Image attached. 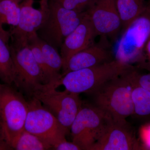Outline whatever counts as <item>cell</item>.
<instances>
[{
	"instance_id": "cell-1",
	"label": "cell",
	"mask_w": 150,
	"mask_h": 150,
	"mask_svg": "<svg viewBox=\"0 0 150 150\" xmlns=\"http://www.w3.org/2000/svg\"><path fill=\"white\" fill-rule=\"evenodd\" d=\"M133 67L116 60L82 69L72 71L61 76L53 83L55 88L64 87L70 92L92 94L103 85L122 76Z\"/></svg>"
},
{
	"instance_id": "cell-2",
	"label": "cell",
	"mask_w": 150,
	"mask_h": 150,
	"mask_svg": "<svg viewBox=\"0 0 150 150\" xmlns=\"http://www.w3.org/2000/svg\"><path fill=\"white\" fill-rule=\"evenodd\" d=\"M92 94L95 106L114 121H126L134 114L132 86L125 74L105 83Z\"/></svg>"
},
{
	"instance_id": "cell-3",
	"label": "cell",
	"mask_w": 150,
	"mask_h": 150,
	"mask_svg": "<svg viewBox=\"0 0 150 150\" xmlns=\"http://www.w3.org/2000/svg\"><path fill=\"white\" fill-rule=\"evenodd\" d=\"M28 109V101L20 92L12 85L0 83V136L11 147L24 129Z\"/></svg>"
},
{
	"instance_id": "cell-4",
	"label": "cell",
	"mask_w": 150,
	"mask_h": 150,
	"mask_svg": "<svg viewBox=\"0 0 150 150\" xmlns=\"http://www.w3.org/2000/svg\"><path fill=\"white\" fill-rule=\"evenodd\" d=\"M122 33L115 46V60L128 65L139 62L150 39V3Z\"/></svg>"
},
{
	"instance_id": "cell-5",
	"label": "cell",
	"mask_w": 150,
	"mask_h": 150,
	"mask_svg": "<svg viewBox=\"0 0 150 150\" xmlns=\"http://www.w3.org/2000/svg\"><path fill=\"white\" fill-rule=\"evenodd\" d=\"M11 49L14 66L13 84L33 96L47 84L28 42L14 43Z\"/></svg>"
},
{
	"instance_id": "cell-6",
	"label": "cell",
	"mask_w": 150,
	"mask_h": 150,
	"mask_svg": "<svg viewBox=\"0 0 150 150\" xmlns=\"http://www.w3.org/2000/svg\"><path fill=\"white\" fill-rule=\"evenodd\" d=\"M86 14V11L67 9L50 0L47 16L38 32L40 31L41 39L56 48H60L66 37L77 27Z\"/></svg>"
},
{
	"instance_id": "cell-7",
	"label": "cell",
	"mask_w": 150,
	"mask_h": 150,
	"mask_svg": "<svg viewBox=\"0 0 150 150\" xmlns=\"http://www.w3.org/2000/svg\"><path fill=\"white\" fill-rule=\"evenodd\" d=\"M28 104L25 130L44 140L52 149L55 145L67 139L66 136L69 131L38 100L32 97Z\"/></svg>"
},
{
	"instance_id": "cell-8",
	"label": "cell",
	"mask_w": 150,
	"mask_h": 150,
	"mask_svg": "<svg viewBox=\"0 0 150 150\" xmlns=\"http://www.w3.org/2000/svg\"><path fill=\"white\" fill-rule=\"evenodd\" d=\"M33 97L38 100L70 132L71 126L83 105L79 94L66 90L58 91L48 83L34 94Z\"/></svg>"
},
{
	"instance_id": "cell-9",
	"label": "cell",
	"mask_w": 150,
	"mask_h": 150,
	"mask_svg": "<svg viewBox=\"0 0 150 150\" xmlns=\"http://www.w3.org/2000/svg\"><path fill=\"white\" fill-rule=\"evenodd\" d=\"M108 118L96 106L83 104L70 128L73 143L81 150H91L101 135Z\"/></svg>"
},
{
	"instance_id": "cell-10",
	"label": "cell",
	"mask_w": 150,
	"mask_h": 150,
	"mask_svg": "<svg viewBox=\"0 0 150 150\" xmlns=\"http://www.w3.org/2000/svg\"><path fill=\"white\" fill-rule=\"evenodd\" d=\"M49 1H22L18 24L10 31L14 43L27 42L30 38L38 34L47 16Z\"/></svg>"
},
{
	"instance_id": "cell-11",
	"label": "cell",
	"mask_w": 150,
	"mask_h": 150,
	"mask_svg": "<svg viewBox=\"0 0 150 150\" xmlns=\"http://www.w3.org/2000/svg\"><path fill=\"white\" fill-rule=\"evenodd\" d=\"M132 129L127 121H116L108 118L98 139L91 150L142 149Z\"/></svg>"
},
{
	"instance_id": "cell-12",
	"label": "cell",
	"mask_w": 150,
	"mask_h": 150,
	"mask_svg": "<svg viewBox=\"0 0 150 150\" xmlns=\"http://www.w3.org/2000/svg\"><path fill=\"white\" fill-rule=\"evenodd\" d=\"M86 12L97 35L114 39L122 28L116 0H93Z\"/></svg>"
},
{
	"instance_id": "cell-13",
	"label": "cell",
	"mask_w": 150,
	"mask_h": 150,
	"mask_svg": "<svg viewBox=\"0 0 150 150\" xmlns=\"http://www.w3.org/2000/svg\"><path fill=\"white\" fill-rule=\"evenodd\" d=\"M96 35L93 25L86 13L81 23L67 35L60 47L63 66L73 55L93 45Z\"/></svg>"
},
{
	"instance_id": "cell-14",
	"label": "cell",
	"mask_w": 150,
	"mask_h": 150,
	"mask_svg": "<svg viewBox=\"0 0 150 150\" xmlns=\"http://www.w3.org/2000/svg\"><path fill=\"white\" fill-rule=\"evenodd\" d=\"M110 51L100 44H93L70 57L62 68L61 76L72 71L82 69L110 62Z\"/></svg>"
},
{
	"instance_id": "cell-15",
	"label": "cell",
	"mask_w": 150,
	"mask_h": 150,
	"mask_svg": "<svg viewBox=\"0 0 150 150\" xmlns=\"http://www.w3.org/2000/svg\"><path fill=\"white\" fill-rule=\"evenodd\" d=\"M10 32L0 28V79L7 84H13L14 66L8 41Z\"/></svg>"
},
{
	"instance_id": "cell-16",
	"label": "cell",
	"mask_w": 150,
	"mask_h": 150,
	"mask_svg": "<svg viewBox=\"0 0 150 150\" xmlns=\"http://www.w3.org/2000/svg\"><path fill=\"white\" fill-rule=\"evenodd\" d=\"M146 0H116V4L123 31L142 13L146 4Z\"/></svg>"
},
{
	"instance_id": "cell-17",
	"label": "cell",
	"mask_w": 150,
	"mask_h": 150,
	"mask_svg": "<svg viewBox=\"0 0 150 150\" xmlns=\"http://www.w3.org/2000/svg\"><path fill=\"white\" fill-rule=\"evenodd\" d=\"M40 47L46 65L51 74L52 81L54 82L61 77L60 71L63 68L64 62L57 48L40 38Z\"/></svg>"
},
{
	"instance_id": "cell-18",
	"label": "cell",
	"mask_w": 150,
	"mask_h": 150,
	"mask_svg": "<svg viewBox=\"0 0 150 150\" xmlns=\"http://www.w3.org/2000/svg\"><path fill=\"white\" fill-rule=\"evenodd\" d=\"M127 78L132 86V98L134 109L133 115L141 118H150V92Z\"/></svg>"
},
{
	"instance_id": "cell-19",
	"label": "cell",
	"mask_w": 150,
	"mask_h": 150,
	"mask_svg": "<svg viewBox=\"0 0 150 150\" xmlns=\"http://www.w3.org/2000/svg\"><path fill=\"white\" fill-rule=\"evenodd\" d=\"M11 147L13 149L17 150H46L52 149L48 143L25 129L15 139Z\"/></svg>"
},
{
	"instance_id": "cell-20",
	"label": "cell",
	"mask_w": 150,
	"mask_h": 150,
	"mask_svg": "<svg viewBox=\"0 0 150 150\" xmlns=\"http://www.w3.org/2000/svg\"><path fill=\"white\" fill-rule=\"evenodd\" d=\"M21 0H0V28L8 25L14 28L19 21Z\"/></svg>"
},
{
	"instance_id": "cell-21",
	"label": "cell",
	"mask_w": 150,
	"mask_h": 150,
	"mask_svg": "<svg viewBox=\"0 0 150 150\" xmlns=\"http://www.w3.org/2000/svg\"><path fill=\"white\" fill-rule=\"evenodd\" d=\"M125 75L134 83L150 92V71L147 74H140L133 67Z\"/></svg>"
},
{
	"instance_id": "cell-22",
	"label": "cell",
	"mask_w": 150,
	"mask_h": 150,
	"mask_svg": "<svg viewBox=\"0 0 150 150\" xmlns=\"http://www.w3.org/2000/svg\"><path fill=\"white\" fill-rule=\"evenodd\" d=\"M59 4L63 7L67 9L83 12L86 11L93 0H53Z\"/></svg>"
},
{
	"instance_id": "cell-23",
	"label": "cell",
	"mask_w": 150,
	"mask_h": 150,
	"mask_svg": "<svg viewBox=\"0 0 150 150\" xmlns=\"http://www.w3.org/2000/svg\"><path fill=\"white\" fill-rule=\"evenodd\" d=\"M139 63V67L150 71V39L145 46L142 59Z\"/></svg>"
},
{
	"instance_id": "cell-24",
	"label": "cell",
	"mask_w": 150,
	"mask_h": 150,
	"mask_svg": "<svg viewBox=\"0 0 150 150\" xmlns=\"http://www.w3.org/2000/svg\"><path fill=\"white\" fill-rule=\"evenodd\" d=\"M140 136L143 142V149L150 150V123L142 127L140 130Z\"/></svg>"
},
{
	"instance_id": "cell-25",
	"label": "cell",
	"mask_w": 150,
	"mask_h": 150,
	"mask_svg": "<svg viewBox=\"0 0 150 150\" xmlns=\"http://www.w3.org/2000/svg\"><path fill=\"white\" fill-rule=\"evenodd\" d=\"M53 149L56 150H81L78 145L73 142H68L67 139L64 140L54 146Z\"/></svg>"
},
{
	"instance_id": "cell-26",
	"label": "cell",
	"mask_w": 150,
	"mask_h": 150,
	"mask_svg": "<svg viewBox=\"0 0 150 150\" xmlns=\"http://www.w3.org/2000/svg\"><path fill=\"white\" fill-rule=\"evenodd\" d=\"M21 1H22V0H21Z\"/></svg>"
}]
</instances>
